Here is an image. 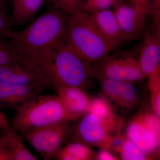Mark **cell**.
I'll return each instance as SVG.
<instances>
[{"mask_svg":"<svg viewBox=\"0 0 160 160\" xmlns=\"http://www.w3.org/2000/svg\"><path fill=\"white\" fill-rule=\"evenodd\" d=\"M69 18L66 12L50 6L23 30L12 31L9 36L19 64L42 78L49 87L52 55L66 43Z\"/></svg>","mask_w":160,"mask_h":160,"instance_id":"obj_1","label":"cell"},{"mask_svg":"<svg viewBox=\"0 0 160 160\" xmlns=\"http://www.w3.org/2000/svg\"><path fill=\"white\" fill-rule=\"evenodd\" d=\"M66 44L90 64L99 62L116 48L103 36L85 11L70 16Z\"/></svg>","mask_w":160,"mask_h":160,"instance_id":"obj_2","label":"cell"},{"mask_svg":"<svg viewBox=\"0 0 160 160\" xmlns=\"http://www.w3.org/2000/svg\"><path fill=\"white\" fill-rule=\"evenodd\" d=\"M75 120L57 95L38 96L17 108L10 126L20 132L63 121Z\"/></svg>","mask_w":160,"mask_h":160,"instance_id":"obj_3","label":"cell"},{"mask_svg":"<svg viewBox=\"0 0 160 160\" xmlns=\"http://www.w3.org/2000/svg\"><path fill=\"white\" fill-rule=\"evenodd\" d=\"M50 73L53 89L60 86L89 88L95 77L94 68L83 60L66 43L52 52Z\"/></svg>","mask_w":160,"mask_h":160,"instance_id":"obj_4","label":"cell"},{"mask_svg":"<svg viewBox=\"0 0 160 160\" xmlns=\"http://www.w3.org/2000/svg\"><path fill=\"white\" fill-rule=\"evenodd\" d=\"M70 122L63 121L21 133L44 160H51L71 134Z\"/></svg>","mask_w":160,"mask_h":160,"instance_id":"obj_5","label":"cell"},{"mask_svg":"<svg viewBox=\"0 0 160 160\" xmlns=\"http://www.w3.org/2000/svg\"><path fill=\"white\" fill-rule=\"evenodd\" d=\"M160 135L159 117L148 113L135 117L126 129V138L135 144L146 155L157 149Z\"/></svg>","mask_w":160,"mask_h":160,"instance_id":"obj_6","label":"cell"},{"mask_svg":"<svg viewBox=\"0 0 160 160\" xmlns=\"http://www.w3.org/2000/svg\"><path fill=\"white\" fill-rule=\"evenodd\" d=\"M97 69L96 77L124 82H137L146 76L140 68L138 59L132 57H107L101 61Z\"/></svg>","mask_w":160,"mask_h":160,"instance_id":"obj_7","label":"cell"},{"mask_svg":"<svg viewBox=\"0 0 160 160\" xmlns=\"http://www.w3.org/2000/svg\"><path fill=\"white\" fill-rule=\"evenodd\" d=\"M117 120L102 119L87 112L80 120L76 129L78 142L88 146L102 147L107 138L116 129Z\"/></svg>","mask_w":160,"mask_h":160,"instance_id":"obj_8","label":"cell"},{"mask_svg":"<svg viewBox=\"0 0 160 160\" xmlns=\"http://www.w3.org/2000/svg\"><path fill=\"white\" fill-rule=\"evenodd\" d=\"M112 10L126 40L137 37L142 30L147 15L123 0H117Z\"/></svg>","mask_w":160,"mask_h":160,"instance_id":"obj_9","label":"cell"},{"mask_svg":"<svg viewBox=\"0 0 160 160\" xmlns=\"http://www.w3.org/2000/svg\"><path fill=\"white\" fill-rule=\"evenodd\" d=\"M103 93L120 107L131 109L138 100V90L132 82L100 78Z\"/></svg>","mask_w":160,"mask_h":160,"instance_id":"obj_10","label":"cell"},{"mask_svg":"<svg viewBox=\"0 0 160 160\" xmlns=\"http://www.w3.org/2000/svg\"><path fill=\"white\" fill-rule=\"evenodd\" d=\"M46 89L42 86L22 84L0 83V106L22 105L42 94Z\"/></svg>","mask_w":160,"mask_h":160,"instance_id":"obj_11","label":"cell"},{"mask_svg":"<svg viewBox=\"0 0 160 160\" xmlns=\"http://www.w3.org/2000/svg\"><path fill=\"white\" fill-rule=\"evenodd\" d=\"M0 83L34 85L46 89L50 88L42 78L18 63L0 66Z\"/></svg>","mask_w":160,"mask_h":160,"instance_id":"obj_12","label":"cell"},{"mask_svg":"<svg viewBox=\"0 0 160 160\" xmlns=\"http://www.w3.org/2000/svg\"><path fill=\"white\" fill-rule=\"evenodd\" d=\"M55 90L66 110L75 121L87 112L90 99L84 89L77 87L60 86Z\"/></svg>","mask_w":160,"mask_h":160,"instance_id":"obj_13","label":"cell"},{"mask_svg":"<svg viewBox=\"0 0 160 160\" xmlns=\"http://www.w3.org/2000/svg\"><path fill=\"white\" fill-rule=\"evenodd\" d=\"M138 61L146 77L160 72V43L157 35L149 34L145 38Z\"/></svg>","mask_w":160,"mask_h":160,"instance_id":"obj_14","label":"cell"},{"mask_svg":"<svg viewBox=\"0 0 160 160\" xmlns=\"http://www.w3.org/2000/svg\"><path fill=\"white\" fill-rule=\"evenodd\" d=\"M89 15L100 32L116 48L126 40L112 9H105Z\"/></svg>","mask_w":160,"mask_h":160,"instance_id":"obj_15","label":"cell"},{"mask_svg":"<svg viewBox=\"0 0 160 160\" xmlns=\"http://www.w3.org/2000/svg\"><path fill=\"white\" fill-rule=\"evenodd\" d=\"M12 2L11 26H22L34 18L45 0H12Z\"/></svg>","mask_w":160,"mask_h":160,"instance_id":"obj_16","label":"cell"},{"mask_svg":"<svg viewBox=\"0 0 160 160\" xmlns=\"http://www.w3.org/2000/svg\"><path fill=\"white\" fill-rule=\"evenodd\" d=\"M17 132L10 126L4 129L1 135L2 141L11 153L13 160H38L27 148Z\"/></svg>","mask_w":160,"mask_h":160,"instance_id":"obj_17","label":"cell"},{"mask_svg":"<svg viewBox=\"0 0 160 160\" xmlns=\"http://www.w3.org/2000/svg\"><path fill=\"white\" fill-rule=\"evenodd\" d=\"M89 146L76 141L61 147L53 158L57 160H89L94 158Z\"/></svg>","mask_w":160,"mask_h":160,"instance_id":"obj_18","label":"cell"},{"mask_svg":"<svg viewBox=\"0 0 160 160\" xmlns=\"http://www.w3.org/2000/svg\"><path fill=\"white\" fill-rule=\"evenodd\" d=\"M87 112H91L102 119H116L109 103L102 98L90 100Z\"/></svg>","mask_w":160,"mask_h":160,"instance_id":"obj_19","label":"cell"},{"mask_svg":"<svg viewBox=\"0 0 160 160\" xmlns=\"http://www.w3.org/2000/svg\"><path fill=\"white\" fill-rule=\"evenodd\" d=\"M122 159L124 160H144L146 155L132 141L126 138L119 152Z\"/></svg>","mask_w":160,"mask_h":160,"instance_id":"obj_20","label":"cell"},{"mask_svg":"<svg viewBox=\"0 0 160 160\" xmlns=\"http://www.w3.org/2000/svg\"><path fill=\"white\" fill-rule=\"evenodd\" d=\"M17 63V54L9 40L0 39V66Z\"/></svg>","mask_w":160,"mask_h":160,"instance_id":"obj_21","label":"cell"},{"mask_svg":"<svg viewBox=\"0 0 160 160\" xmlns=\"http://www.w3.org/2000/svg\"><path fill=\"white\" fill-rule=\"evenodd\" d=\"M51 6L71 16L83 11L82 0H50Z\"/></svg>","mask_w":160,"mask_h":160,"instance_id":"obj_22","label":"cell"},{"mask_svg":"<svg viewBox=\"0 0 160 160\" xmlns=\"http://www.w3.org/2000/svg\"><path fill=\"white\" fill-rule=\"evenodd\" d=\"M117 0H82L83 11L89 14L112 8Z\"/></svg>","mask_w":160,"mask_h":160,"instance_id":"obj_23","label":"cell"},{"mask_svg":"<svg viewBox=\"0 0 160 160\" xmlns=\"http://www.w3.org/2000/svg\"><path fill=\"white\" fill-rule=\"evenodd\" d=\"M149 78L152 106L156 114L160 117V72Z\"/></svg>","mask_w":160,"mask_h":160,"instance_id":"obj_24","label":"cell"},{"mask_svg":"<svg viewBox=\"0 0 160 160\" xmlns=\"http://www.w3.org/2000/svg\"><path fill=\"white\" fill-rule=\"evenodd\" d=\"M10 15H8L7 6L0 3V39L9 41L12 32Z\"/></svg>","mask_w":160,"mask_h":160,"instance_id":"obj_25","label":"cell"},{"mask_svg":"<svg viewBox=\"0 0 160 160\" xmlns=\"http://www.w3.org/2000/svg\"><path fill=\"white\" fill-rule=\"evenodd\" d=\"M126 138L119 133L114 135H109L106 139L101 148L102 149L112 150L118 153Z\"/></svg>","mask_w":160,"mask_h":160,"instance_id":"obj_26","label":"cell"},{"mask_svg":"<svg viewBox=\"0 0 160 160\" xmlns=\"http://www.w3.org/2000/svg\"><path fill=\"white\" fill-rule=\"evenodd\" d=\"M129 3L135 8L148 15L151 9L150 0H128Z\"/></svg>","mask_w":160,"mask_h":160,"instance_id":"obj_27","label":"cell"},{"mask_svg":"<svg viewBox=\"0 0 160 160\" xmlns=\"http://www.w3.org/2000/svg\"><path fill=\"white\" fill-rule=\"evenodd\" d=\"M0 160H13L12 156L3 142L0 134Z\"/></svg>","mask_w":160,"mask_h":160,"instance_id":"obj_28","label":"cell"},{"mask_svg":"<svg viewBox=\"0 0 160 160\" xmlns=\"http://www.w3.org/2000/svg\"><path fill=\"white\" fill-rule=\"evenodd\" d=\"M96 158L100 160H115L116 158L110 152V151L107 149H102V150L99 152L96 155Z\"/></svg>","mask_w":160,"mask_h":160,"instance_id":"obj_29","label":"cell"},{"mask_svg":"<svg viewBox=\"0 0 160 160\" xmlns=\"http://www.w3.org/2000/svg\"><path fill=\"white\" fill-rule=\"evenodd\" d=\"M155 14L156 21L160 19V0H152L151 2V9Z\"/></svg>","mask_w":160,"mask_h":160,"instance_id":"obj_30","label":"cell"},{"mask_svg":"<svg viewBox=\"0 0 160 160\" xmlns=\"http://www.w3.org/2000/svg\"><path fill=\"white\" fill-rule=\"evenodd\" d=\"M0 106V130L7 129L10 126L8 119L5 114L1 110Z\"/></svg>","mask_w":160,"mask_h":160,"instance_id":"obj_31","label":"cell"},{"mask_svg":"<svg viewBox=\"0 0 160 160\" xmlns=\"http://www.w3.org/2000/svg\"><path fill=\"white\" fill-rule=\"evenodd\" d=\"M157 36L158 39L160 43V19L159 21H158L157 24Z\"/></svg>","mask_w":160,"mask_h":160,"instance_id":"obj_32","label":"cell"},{"mask_svg":"<svg viewBox=\"0 0 160 160\" xmlns=\"http://www.w3.org/2000/svg\"><path fill=\"white\" fill-rule=\"evenodd\" d=\"M10 1H12V0H0V3H2V4H4V5H6L7 6L8 2Z\"/></svg>","mask_w":160,"mask_h":160,"instance_id":"obj_33","label":"cell"},{"mask_svg":"<svg viewBox=\"0 0 160 160\" xmlns=\"http://www.w3.org/2000/svg\"><path fill=\"white\" fill-rule=\"evenodd\" d=\"M158 148H159V149L160 151V135L158 138Z\"/></svg>","mask_w":160,"mask_h":160,"instance_id":"obj_34","label":"cell"}]
</instances>
